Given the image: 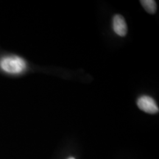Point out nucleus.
<instances>
[{
	"mask_svg": "<svg viewBox=\"0 0 159 159\" xmlns=\"http://www.w3.org/2000/svg\"><path fill=\"white\" fill-rule=\"evenodd\" d=\"M0 67L10 74H19L26 69L27 63L21 57L16 55L4 57L0 60Z\"/></svg>",
	"mask_w": 159,
	"mask_h": 159,
	"instance_id": "1",
	"label": "nucleus"
},
{
	"mask_svg": "<svg viewBox=\"0 0 159 159\" xmlns=\"http://www.w3.org/2000/svg\"><path fill=\"white\" fill-rule=\"evenodd\" d=\"M137 105L139 109L150 114H156L159 111L158 106L154 99L146 95L140 97L137 99Z\"/></svg>",
	"mask_w": 159,
	"mask_h": 159,
	"instance_id": "2",
	"label": "nucleus"
},
{
	"mask_svg": "<svg viewBox=\"0 0 159 159\" xmlns=\"http://www.w3.org/2000/svg\"><path fill=\"white\" fill-rule=\"evenodd\" d=\"M113 29L115 33L119 36L124 37L128 33V26L122 16L116 14L113 18Z\"/></svg>",
	"mask_w": 159,
	"mask_h": 159,
	"instance_id": "3",
	"label": "nucleus"
},
{
	"mask_svg": "<svg viewBox=\"0 0 159 159\" xmlns=\"http://www.w3.org/2000/svg\"><path fill=\"white\" fill-rule=\"evenodd\" d=\"M141 4L144 9L150 14H154L157 11V5L154 0H141Z\"/></svg>",
	"mask_w": 159,
	"mask_h": 159,
	"instance_id": "4",
	"label": "nucleus"
},
{
	"mask_svg": "<svg viewBox=\"0 0 159 159\" xmlns=\"http://www.w3.org/2000/svg\"><path fill=\"white\" fill-rule=\"evenodd\" d=\"M69 159H75V158H73V157H71V158H69Z\"/></svg>",
	"mask_w": 159,
	"mask_h": 159,
	"instance_id": "5",
	"label": "nucleus"
}]
</instances>
